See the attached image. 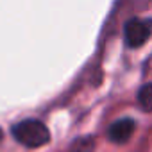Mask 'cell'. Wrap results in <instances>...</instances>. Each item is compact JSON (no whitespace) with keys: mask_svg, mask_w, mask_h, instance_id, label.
<instances>
[{"mask_svg":"<svg viewBox=\"0 0 152 152\" xmlns=\"http://www.w3.org/2000/svg\"><path fill=\"white\" fill-rule=\"evenodd\" d=\"M13 136L18 143H22L23 147H29V148L43 147L50 140V132H48L47 125L36 118H27V120H22L16 125H13Z\"/></svg>","mask_w":152,"mask_h":152,"instance_id":"cell-1","label":"cell"},{"mask_svg":"<svg viewBox=\"0 0 152 152\" xmlns=\"http://www.w3.org/2000/svg\"><path fill=\"white\" fill-rule=\"evenodd\" d=\"M150 32H152V22L150 20L132 18L124 27V39H125L127 47L138 48V47H141L148 39Z\"/></svg>","mask_w":152,"mask_h":152,"instance_id":"cell-2","label":"cell"},{"mask_svg":"<svg viewBox=\"0 0 152 152\" xmlns=\"http://www.w3.org/2000/svg\"><path fill=\"white\" fill-rule=\"evenodd\" d=\"M134 132V120L131 118H122V120H116L109 131H107V136L113 143H125Z\"/></svg>","mask_w":152,"mask_h":152,"instance_id":"cell-3","label":"cell"},{"mask_svg":"<svg viewBox=\"0 0 152 152\" xmlns=\"http://www.w3.org/2000/svg\"><path fill=\"white\" fill-rule=\"evenodd\" d=\"M138 104L143 111H152V84H145L138 91Z\"/></svg>","mask_w":152,"mask_h":152,"instance_id":"cell-4","label":"cell"},{"mask_svg":"<svg viewBox=\"0 0 152 152\" xmlns=\"http://www.w3.org/2000/svg\"><path fill=\"white\" fill-rule=\"evenodd\" d=\"M95 147V140L91 136H83L72 143V152H91Z\"/></svg>","mask_w":152,"mask_h":152,"instance_id":"cell-5","label":"cell"},{"mask_svg":"<svg viewBox=\"0 0 152 152\" xmlns=\"http://www.w3.org/2000/svg\"><path fill=\"white\" fill-rule=\"evenodd\" d=\"M0 141H2V131H0Z\"/></svg>","mask_w":152,"mask_h":152,"instance_id":"cell-6","label":"cell"}]
</instances>
